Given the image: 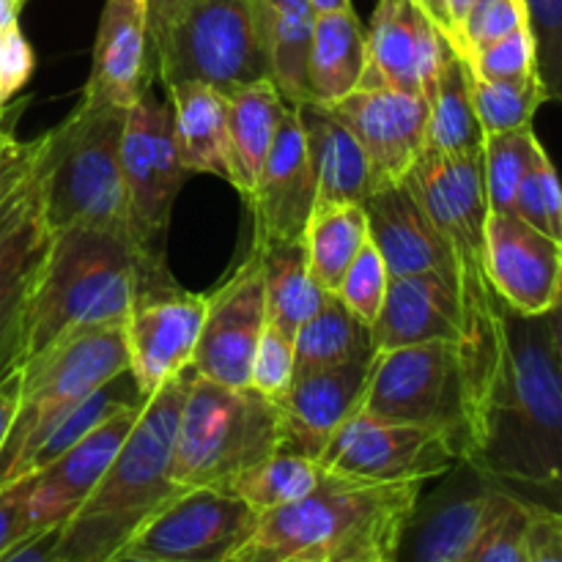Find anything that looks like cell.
Listing matches in <instances>:
<instances>
[{
    "mask_svg": "<svg viewBox=\"0 0 562 562\" xmlns=\"http://www.w3.org/2000/svg\"><path fill=\"white\" fill-rule=\"evenodd\" d=\"M151 66L162 88L203 82L225 97L269 80L256 0H190L151 47Z\"/></svg>",
    "mask_w": 562,
    "mask_h": 562,
    "instance_id": "30bf717a",
    "label": "cell"
},
{
    "mask_svg": "<svg viewBox=\"0 0 562 562\" xmlns=\"http://www.w3.org/2000/svg\"><path fill=\"white\" fill-rule=\"evenodd\" d=\"M291 376H294V338L267 324L252 355L250 390L278 404L289 390Z\"/></svg>",
    "mask_w": 562,
    "mask_h": 562,
    "instance_id": "f6af8a7d",
    "label": "cell"
},
{
    "mask_svg": "<svg viewBox=\"0 0 562 562\" xmlns=\"http://www.w3.org/2000/svg\"><path fill=\"white\" fill-rule=\"evenodd\" d=\"M247 206L252 212L250 252L256 256L272 247L294 245L305 236V225L316 206V176L307 157L300 115L291 104L280 121Z\"/></svg>",
    "mask_w": 562,
    "mask_h": 562,
    "instance_id": "e0dca14e",
    "label": "cell"
},
{
    "mask_svg": "<svg viewBox=\"0 0 562 562\" xmlns=\"http://www.w3.org/2000/svg\"><path fill=\"white\" fill-rule=\"evenodd\" d=\"M285 110L289 102L272 80L252 82L228 97V184H234L245 201H250L256 190Z\"/></svg>",
    "mask_w": 562,
    "mask_h": 562,
    "instance_id": "f1b7e54d",
    "label": "cell"
},
{
    "mask_svg": "<svg viewBox=\"0 0 562 562\" xmlns=\"http://www.w3.org/2000/svg\"><path fill=\"white\" fill-rule=\"evenodd\" d=\"M108 562H151V560H143V558H135V554L121 552V554H115V558L108 560Z\"/></svg>",
    "mask_w": 562,
    "mask_h": 562,
    "instance_id": "680465c9",
    "label": "cell"
},
{
    "mask_svg": "<svg viewBox=\"0 0 562 562\" xmlns=\"http://www.w3.org/2000/svg\"><path fill=\"white\" fill-rule=\"evenodd\" d=\"M58 536L60 525L33 532L31 538L0 554V562H58Z\"/></svg>",
    "mask_w": 562,
    "mask_h": 562,
    "instance_id": "681fc988",
    "label": "cell"
},
{
    "mask_svg": "<svg viewBox=\"0 0 562 562\" xmlns=\"http://www.w3.org/2000/svg\"><path fill=\"white\" fill-rule=\"evenodd\" d=\"M140 258L104 231L66 228L49 236L27 302L20 368L64 335L86 327H124L140 283Z\"/></svg>",
    "mask_w": 562,
    "mask_h": 562,
    "instance_id": "277c9868",
    "label": "cell"
},
{
    "mask_svg": "<svg viewBox=\"0 0 562 562\" xmlns=\"http://www.w3.org/2000/svg\"><path fill=\"white\" fill-rule=\"evenodd\" d=\"M143 404H132L110 415L108 420L99 423L93 431L77 445H71L66 453L49 461L42 470L20 477L25 483L27 514H31L33 530H47L58 527L86 503L88 494L104 475L110 461L115 459L124 439L130 437Z\"/></svg>",
    "mask_w": 562,
    "mask_h": 562,
    "instance_id": "44dd1931",
    "label": "cell"
},
{
    "mask_svg": "<svg viewBox=\"0 0 562 562\" xmlns=\"http://www.w3.org/2000/svg\"><path fill=\"white\" fill-rule=\"evenodd\" d=\"M124 119L126 110L80 102L38 137V192L49 234L91 228L132 245L121 173Z\"/></svg>",
    "mask_w": 562,
    "mask_h": 562,
    "instance_id": "8992f818",
    "label": "cell"
},
{
    "mask_svg": "<svg viewBox=\"0 0 562 562\" xmlns=\"http://www.w3.org/2000/svg\"><path fill=\"white\" fill-rule=\"evenodd\" d=\"M263 44L269 55V80L280 97L296 108L307 102V55H311L316 11L307 0H256Z\"/></svg>",
    "mask_w": 562,
    "mask_h": 562,
    "instance_id": "4dcf8cb0",
    "label": "cell"
},
{
    "mask_svg": "<svg viewBox=\"0 0 562 562\" xmlns=\"http://www.w3.org/2000/svg\"><path fill=\"white\" fill-rule=\"evenodd\" d=\"M514 217L521 223L532 225V228L543 231L552 239H562V192L558 170H554L552 159L543 151L536 159L530 170H527L525 181L519 184V192L514 198Z\"/></svg>",
    "mask_w": 562,
    "mask_h": 562,
    "instance_id": "f35d334b",
    "label": "cell"
},
{
    "mask_svg": "<svg viewBox=\"0 0 562 562\" xmlns=\"http://www.w3.org/2000/svg\"><path fill=\"white\" fill-rule=\"evenodd\" d=\"M329 108L366 151L373 192L401 184L417 157L426 151L428 102L420 93L357 88Z\"/></svg>",
    "mask_w": 562,
    "mask_h": 562,
    "instance_id": "ac0fdd59",
    "label": "cell"
},
{
    "mask_svg": "<svg viewBox=\"0 0 562 562\" xmlns=\"http://www.w3.org/2000/svg\"><path fill=\"white\" fill-rule=\"evenodd\" d=\"M307 3H311L316 14H335V11L351 9V0H307Z\"/></svg>",
    "mask_w": 562,
    "mask_h": 562,
    "instance_id": "11a10c76",
    "label": "cell"
},
{
    "mask_svg": "<svg viewBox=\"0 0 562 562\" xmlns=\"http://www.w3.org/2000/svg\"><path fill=\"white\" fill-rule=\"evenodd\" d=\"M521 27H527V11L521 0H481L461 20L453 49L461 58H470L481 47H488Z\"/></svg>",
    "mask_w": 562,
    "mask_h": 562,
    "instance_id": "b9f144b4",
    "label": "cell"
},
{
    "mask_svg": "<svg viewBox=\"0 0 562 562\" xmlns=\"http://www.w3.org/2000/svg\"><path fill=\"white\" fill-rule=\"evenodd\" d=\"M322 481L316 459L280 448L278 453L267 456L263 461L252 464L250 470L231 477L223 488L250 505L256 514L285 508L296 499L307 497Z\"/></svg>",
    "mask_w": 562,
    "mask_h": 562,
    "instance_id": "d590c367",
    "label": "cell"
},
{
    "mask_svg": "<svg viewBox=\"0 0 562 562\" xmlns=\"http://www.w3.org/2000/svg\"><path fill=\"white\" fill-rule=\"evenodd\" d=\"M387 267H384L382 256H379V250L371 245V239H368L366 245H362V250L357 252L355 261H351V267L346 269L335 296H338L362 324L371 327L379 307H382L384 294H387Z\"/></svg>",
    "mask_w": 562,
    "mask_h": 562,
    "instance_id": "60d3db41",
    "label": "cell"
},
{
    "mask_svg": "<svg viewBox=\"0 0 562 562\" xmlns=\"http://www.w3.org/2000/svg\"><path fill=\"white\" fill-rule=\"evenodd\" d=\"M477 373L464 344L434 340L376 351L360 412L387 423L442 431L467 459Z\"/></svg>",
    "mask_w": 562,
    "mask_h": 562,
    "instance_id": "9c48e42d",
    "label": "cell"
},
{
    "mask_svg": "<svg viewBox=\"0 0 562 562\" xmlns=\"http://www.w3.org/2000/svg\"><path fill=\"white\" fill-rule=\"evenodd\" d=\"M467 459L503 486L558 494L562 475L560 307L525 316L499 302L497 357L470 423Z\"/></svg>",
    "mask_w": 562,
    "mask_h": 562,
    "instance_id": "6da1fadb",
    "label": "cell"
},
{
    "mask_svg": "<svg viewBox=\"0 0 562 562\" xmlns=\"http://www.w3.org/2000/svg\"><path fill=\"white\" fill-rule=\"evenodd\" d=\"M426 151L477 154L483 151V130L472 108L470 69L453 47L445 49L434 86L426 97Z\"/></svg>",
    "mask_w": 562,
    "mask_h": 562,
    "instance_id": "1f68e13d",
    "label": "cell"
},
{
    "mask_svg": "<svg viewBox=\"0 0 562 562\" xmlns=\"http://www.w3.org/2000/svg\"><path fill=\"white\" fill-rule=\"evenodd\" d=\"M22 3H25V0H22Z\"/></svg>",
    "mask_w": 562,
    "mask_h": 562,
    "instance_id": "6125c7cd",
    "label": "cell"
},
{
    "mask_svg": "<svg viewBox=\"0 0 562 562\" xmlns=\"http://www.w3.org/2000/svg\"><path fill=\"white\" fill-rule=\"evenodd\" d=\"M371 340L376 351L434 344V340L464 344L467 329L459 294L437 274L390 278L387 294L371 324Z\"/></svg>",
    "mask_w": 562,
    "mask_h": 562,
    "instance_id": "d4e9b609",
    "label": "cell"
},
{
    "mask_svg": "<svg viewBox=\"0 0 562 562\" xmlns=\"http://www.w3.org/2000/svg\"><path fill=\"white\" fill-rule=\"evenodd\" d=\"M33 66H36V58H33L31 44L20 22H11L0 31V108H9L11 99L25 88Z\"/></svg>",
    "mask_w": 562,
    "mask_h": 562,
    "instance_id": "bcb514c9",
    "label": "cell"
},
{
    "mask_svg": "<svg viewBox=\"0 0 562 562\" xmlns=\"http://www.w3.org/2000/svg\"><path fill=\"white\" fill-rule=\"evenodd\" d=\"M481 3V0H445V5H448V14H450V22H453V44H456V31H459L461 20H464L467 14H470L475 5Z\"/></svg>",
    "mask_w": 562,
    "mask_h": 562,
    "instance_id": "db71d44e",
    "label": "cell"
},
{
    "mask_svg": "<svg viewBox=\"0 0 562 562\" xmlns=\"http://www.w3.org/2000/svg\"><path fill=\"white\" fill-rule=\"evenodd\" d=\"M173 115L176 151L187 173L228 181V97L203 82L165 88Z\"/></svg>",
    "mask_w": 562,
    "mask_h": 562,
    "instance_id": "83f0119b",
    "label": "cell"
},
{
    "mask_svg": "<svg viewBox=\"0 0 562 562\" xmlns=\"http://www.w3.org/2000/svg\"><path fill=\"white\" fill-rule=\"evenodd\" d=\"M256 510L220 486L181 488L124 552L151 562H228L258 525Z\"/></svg>",
    "mask_w": 562,
    "mask_h": 562,
    "instance_id": "5bb4252c",
    "label": "cell"
},
{
    "mask_svg": "<svg viewBox=\"0 0 562 562\" xmlns=\"http://www.w3.org/2000/svg\"><path fill=\"white\" fill-rule=\"evenodd\" d=\"M22 9V0H0V31L11 22H16V14Z\"/></svg>",
    "mask_w": 562,
    "mask_h": 562,
    "instance_id": "9f6ffc18",
    "label": "cell"
},
{
    "mask_svg": "<svg viewBox=\"0 0 562 562\" xmlns=\"http://www.w3.org/2000/svg\"><path fill=\"white\" fill-rule=\"evenodd\" d=\"M151 80L146 0H104L80 102L126 110Z\"/></svg>",
    "mask_w": 562,
    "mask_h": 562,
    "instance_id": "603a6c76",
    "label": "cell"
},
{
    "mask_svg": "<svg viewBox=\"0 0 562 562\" xmlns=\"http://www.w3.org/2000/svg\"><path fill=\"white\" fill-rule=\"evenodd\" d=\"M267 327L261 256L247 261L206 296L201 338L192 355V371L231 390H250V366L258 338Z\"/></svg>",
    "mask_w": 562,
    "mask_h": 562,
    "instance_id": "2e32d148",
    "label": "cell"
},
{
    "mask_svg": "<svg viewBox=\"0 0 562 562\" xmlns=\"http://www.w3.org/2000/svg\"><path fill=\"white\" fill-rule=\"evenodd\" d=\"M536 42V66L549 99L562 97V0H521Z\"/></svg>",
    "mask_w": 562,
    "mask_h": 562,
    "instance_id": "7bdbcfd3",
    "label": "cell"
},
{
    "mask_svg": "<svg viewBox=\"0 0 562 562\" xmlns=\"http://www.w3.org/2000/svg\"><path fill=\"white\" fill-rule=\"evenodd\" d=\"M470 88L472 108L483 135L532 126V115L543 102H549V93L538 75L521 80H483L470 71Z\"/></svg>",
    "mask_w": 562,
    "mask_h": 562,
    "instance_id": "74e56055",
    "label": "cell"
},
{
    "mask_svg": "<svg viewBox=\"0 0 562 562\" xmlns=\"http://www.w3.org/2000/svg\"><path fill=\"white\" fill-rule=\"evenodd\" d=\"M335 562H393L387 558H357V560H335Z\"/></svg>",
    "mask_w": 562,
    "mask_h": 562,
    "instance_id": "91938a15",
    "label": "cell"
},
{
    "mask_svg": "<svg viewBox=\"0 0 562 562\" xmlns=\"http://www.w3.org/2000/svg\"><path fill=\"white\" fill-rule=\"evenodd\" d=\"M401 184L412 192L456 261V294L467 329V351L486 384L497 357L499 300L486 278V184L483 154L423 151Z\"/></svg>",
    "mask_w": 562,
    "mask_h": 562,
    "instance_id": "5b68a950",
    "label": "cell"
},
{
    "mask_svg": "<svg viewBox=\"0 0 562 562\" xmlns=\"http://www.w3.org/2000/svg\"><path fill=\"white\" fill-rule=\"evenodd\" d=\"M20 384H22L20 368H14V371L0 376V450H3L5 437H9L11 423H14L16 404H20Z\"/></svg>",
    "mask_w": 562,
    "mask_h": 562,
    "instance_id": "f907efd6",
    "label": "cell"
},
{
    "mask_svg": "<svg viewBox=\"0 0 562 562\" xmlns=\"http://www.w3.org/2000/svg\"><path fill=\"white\" fill-rule=\"evenodd\" d=\"M16 146H20V143H16L14 137L9 135V132H3V130H0V157H5V154H11V151H14Z\"/></svg>",
    "mask_w": 562,
    "mask_h": 562,
    "instance_id": "6f0895ef",
    "label": "cell"
},
{
    "mask_svg": "<svg viewBox=\"0 0 562 562\" xmlns=\"http://www.w3.org/2000/svg\"><path fill=\"white\" fill-rule=\"evenodd\" d=\"M543 151L547 148L541 146L532 126L483 137V184L488 212L510 214L519 184Z\"/></svg>",
    "mask_w": 562,
    "mask_h": 562,
    "instance_id": "8d00e7d4",
    "label": "cell"
},
{
    "mask_svg": "<svg viewBox=\"0 0 562 562\" xmlns=\"http://www.w3.org/2000/svg\"><path fill=\"white\" fill-rule=\"evenodd\" d=\"M530 503L510 494L461 562H525Z\"/></svg>",
    "mask_w": 562,
    "mask_h": 562,
    "instance_id": "ab89813d",
    "label": "cell"
},
{
    "mask_svg": "<svg viewBox=\"0 0 562 562\" xmlns=\"http://www.w3.org/2000/svg\"><path fill=\"white\" fill-rule=\"evenodd\" d=\"M3 113H5V110H3V108H0V121H3Z\"/></svg>",
    "mask_w": 562,
    "mask_h": 562,
    "instance_id": "94428289",
    "label": "cell"
},
{
    "mask_svg": "<svg viewBox=\"0 0 562 562\" xmlns=\"http://www.w3.org/2000/svg\"><path fill=\"white\" fill-rule=\"evenodd\" d=\"M412 3H415L417 9H420L423 14L434 22V27H437V31L448 38L450 47H453V22H450L445 0H412Z\"/></svg>",
    "mask_w": 562,
    "mask_h": 562,
    "instance_id": "f5cc1de1",
    "label": "cell"
},
{
    "mask_svg": "<svg viewBox=\"0 0 562 562\" xmlns=\"http://www.w3.org/2000/svg\"><path fill=\"white\" fill-rule=\"evenodd\" d=\"M49 231L42 220V192L20 220L0 236V376L22 360L27 302L49 247Z\"/></svg>",
    "mask_w": 562,
    "mask_h": 562,
    "instance_id": "484cf974",
    "label": "cell"
},
{
    "mask_svg": "<svg viewBox=\"0 0 562 562\" xmlns=\"http://www.w3.org/2000/svg\"><path fill=\"white\" fill-rule=\"evenodd\" d=\"M31 514H27L25 483L14 481L0 488V554L33 536Z\"/></svg>",
    "mask_w": 562,
    "mask_h": 562,
    "instance_id": "c3c4849f",
    "label": "cell"
},
{
    "mask_svg": "<svg viewBox=\"0 0 562 562\" xmlns=\"http://www.w3.org/2000/svg\"><path fill=\"white\" fill-rule=\"evenodd\" d=\"M368 239L382 256L390 278L437 274L456 289V261L442 234L434 228L404 184L382 187L362 201Z\"/></svg>",
    "mask_w": 562,
    "mask_h": 562,
    "instance_id": "cb8c5ba5",
    "label": "cell"
},
{
    "mask_svg": "<svg viewBox=\"0 0 562 562\" xmlns=\"http://www.w3.org/2000/svg\"><path fill=\"white\" fill-rule=\"evenodd\" d=\"M263 300H267V324L278 327L289 338L316 313L324 294L311 278L302 241L280 245L261 252Z\"/></svg>",
    "mask_w": 562,
    "mask_h": 562,
    "instance_id": "e575fe53",
    "label": "cell"
},
{
    "mask_svg": "<svg viewBox=\"0 0 562 562\" xmlns=\"http://www.w3.org/2000/svg\"><path fill=\"white\" fill-rule=\"evenodd\" d=\"M448 47V38L412 0H379L366 27L360 88L428 97Z\"/></svg>",
    "mask_w": 562,
    "mask_h": 562,
    "instance_id": "ffe728a7",
    "label": "cell"
},
{
    "mask_svg": "<svg viewBox=\"0 0 562 562\" xmlns=\"http://www.w3.org/2000/svg\"><path fill=\"white\" fill-rule=\"evenodd\" d=\"M165 91V88H162ZM121 173H124L130 236L140 278H162V241L170 225V212L181 184L190 173L176 151L173 115L168 93H159L154 80L126 108L121 135Z\"/></svg>",
    "mask_w": 562,
    "mask_h": 562,
    "instance_id": "8fae6325",
    "label": "cell"
},
{
    "mask_svg": "<svg viewBox=\"0 0 562 562\" xmlns=\"http://www.w3.org/2000/svg\"><path fill=\"white\" fill-rule=\"evenodd\" d=\"M307 157L316 176V206L322 203H362L373 192L371 165L349 126L329 104H296Z\"/></svg>",
    "mask_w": 562,
    "mask_h": 562,
    "instance_id": "4316f807",
    "label": "cell"
},
{
    "mask_svg": "<svg viewBox=\"0 0 562 562\" xmlns=\"http://www.w3.org/2000/svg\"><path fill=\"white\" fill-rule=\"evenodd\" d=\"M376 355L371 327L362 324L335 294H324L322 305L294 335V376L318 368L344 366ZM291 376V379H294Z\"/></svg>",
    "mask_w": 562,
    "mask_h": 562,
    "instance_id": "836d02e7",
    "label": "cell"
},
{
    "mask_svg": "<svg viewBox=\"0 0 562 562\" xmlns=\"http://www.w3.org/2000/svg\"><path fill=\"white\" fill-rule=\"evenodd\" d=\"M464 459L442 431L423 426L387 423L355 412L316 456L327 475L368 483L434 481Z\"/></svg>",
    "mask_w": 562,
    "mask_h": 562,
    "instance_id": "4fadbf2b",
    "label": "cell"
},
{
    "mask_svg": "<svg viewBox=\"0 0 562 562\" xmlns=\"http://www.w3.org/2000/svg\"><path fill=\"white\" fill-rule=\"evenodd\" d=\"M368 241V220L362 203H322L313 206L305 225V247L311 278L322 291L335 294L346 269Z\"/></svg>",
    "mask_w": 562,
    "mask_h": 562,
    "instance_id": "d6a6232c",
    "label": "cell"
},
{
    "mask_svg": "<svg viewBox=\"0 0 562 562\" xmlns=\"http://www.w3.org/2000/svg\"><path fill=\"white\" fill-rule=\"evenodd\" d=\"M190 0H146L148 11V44H157V38L162 36L165 27L170 25L176 14H179Z\"/></svg>",
    "mask_w": 562,
    "mask_h": 562,
    "instance_id": "816d5d0a",
    "label": "cell"
},
{
    "mask_svg": "<svg viewBox=\"0 0 562 562\" xmlns=\"http://www.w3.org/2000/svg\"><path fill=\"white\" fill-rule=\"evenodd\" d=\"M283 448L278 404L252 390H231L190 368L170 481L179 488L220 486Z\"/></svg>",
    "mask_w": 562,
    "mask_h": 562,
    "instance_id": "52a82bcc",
    "label": "cell"
},
{
    "mask_svg": "<svg viewBox=\"0 0 562 562\" xmlns=\"http://www.w3.org/2000/svg\"><path fill=\"white\" fill-rule=\"evenodd\" d=\"M510 494L514 488L461 459L420 488L401 527L393 562H461Z\"/></svg>",
    "mask_w": 562,
    "mask_h": 562,
    "instance_id": "7c38bea8",
    "label": "cell"
},
{
    "mask_svg": "<svg viewBox=\"0 0 562 562\" xmlns=\"http://www.w3.org/2000/svg\"><path fill=\"white\" fill-rule=\"evenodd\" d=\"M486 278L505 307L538 316L560 307V241L514 214L488 212Z\"/></svg>",
    "mask_w": 562,
    "mask_h": 562,
    "instance_id": "d6986e66",
    "label": "cell"
},
{
    "mask_svg": "<svg viewBox=\"0 0 562 562\" xmlns=\"http://www.w3.org/2000/svg\"><path fill=\"white\" fill-rule=\"evenodd\" d=\"M190 371L179 373L140 406L130 437L86 503L60 525L58 562H108L137 530L181 492L170 481L176 428Z\"/></svg>",
    "mask_w": 562,
    "mask_h": 562,
    "instance_id": "7a4b0ae2",
    "label": "cell"
},
{
    "mask_svg": "<svg viewBox=\"0 0 562 562\" xmlns=\"http://www.w3.org/2000/svg\"><path fill=\"white\" fill-rule=\"evenodd\" d=\"M376 357V355H373ZM373 357L296 373L278 401L283 423V448L316 459L327 439L360 412L362 393L371 376Z\"/></svg>",
    "mask_w": 562,
    "mask_h": 562,
    "instance_id": "7402d4cb",
    "label": "cell"
},
{
    "mask_svg": "<svg viewBox=\"0 0 562 562\" xmlns=\"http://www.w3.org/2000/svg\"><path fill=\"white\" fill-rule=\"evenodd\" d=\"M20 371V404L0 450V488L20 481L31 453L66 412L130 371L124 327H86L64 335Z\"/></svg>",
    "mask_w": 562,
    "mask_h": 562,
    "instance_id": "ba28073f",
    "label": "cell"
},
{
    "mask_svg": "<svg viewBox=\"0 0 562 562\" xmlns=\"http://www.w3.org/2000/svg\"><path fill=\"white\" fill-rule=\"evenodd\" d=\"M423 486V481L368 483L322 472L307 497L258 516L252 536L228 562H280L307 549H324L333 560H393Z\"/></svg>",
    "mask_w": 562,
    "mask_h": 562,
    "instance_id": "3957f363",
    "label": "cell"
},
{
    "mask_svg": "<svg viewBox=\"0 0 562 562\" xmlns=\"http://www.w3.org/2000/svg\"><path fill=\"white\" fill-rule=\"evenodd\" d=\"M525 562H562V519L552 505L530 503Z\"/></svg>",
    "mask_w": 562,
    "mask_h": 562,
    "instance_id": "7dc6e473",
    "label": "cell"
},
{
    "mask_svg": "<svg viewBox=\"0 0 562 562\" xmlns=\"http://www.w3.org/2000/svg\"><path fill=\"white\" fill-rule=\"evenodd\" d=\"M467 69L483 80H521V77L538 75L536 66V42L530 27L510 33L499 42L481 47L464 58Z\"/></svg>",
    "mask_w": 562,
    "mask_h": 562,
    "instance_id": "ee69618b",
    "label": "cell"
},
{
    "mask_svg": "<svg viewBox=\"0 0 562 562\" xmlns=\"http://www.w3.org/2000/svg\"><path fill=\"white\" fill-rule=\"evenodd\" d=\"M206 296L190 294L170 278L140 280L135 305L124 322L130 376L143 401L165 382L190 371L201 338Z\"/></svg>",
    "mask_w": 562,
    "mask_h": 562,
    "instance_id": "9a60e30c",
    "label": "cell"
},
{
    "mask_svg": "<svg viewBox=\"0 0 562 562\" xmlns=\"http://www.w3.org/2000/svg\"><path fill=\"white\" fill-rule=\"evenodd\" d=\"M366 69V27L355 9L316 14L307 55V102L335 104L360 88Z\"/></svg>",
    "mask_w": 562,
    "mask_h": 562,
    "instance_id": "f546056e",
    "label": "cell"
}]
</instances>
